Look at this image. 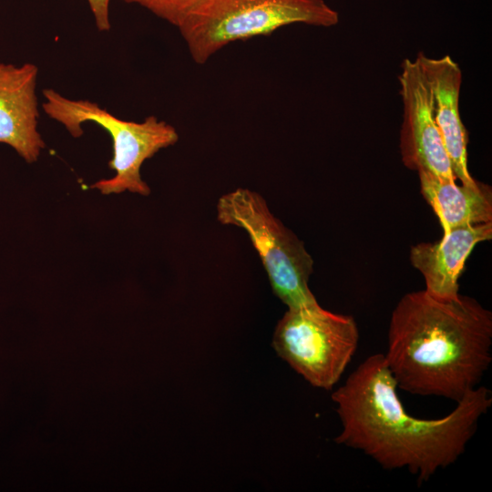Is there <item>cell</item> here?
Wrapping results in <instances>:
<instances>
[{
  "label": "cell",
  "instance_id": "277c9868",
  "mask_svg": "<svg viewBox=\"0 0 492 492\" xmlns=\"http://www.w3.org/2000/svg\"><path fill=\"white\" fill-rule=\"evenodd\" d=\"M42 93L44 112L62 124L72 137H81L82 125L87 122L100 126L110 135L113 157L108 166L115 175L97 181L91 188L105 195L126 190L143 196L150 193L140 168L160 149L177 143L179 134L172 125L155 116L139 122L124 120L88 99L68 98L52 88H45Z\"/></svg>",
  "mask_w": 492,
  "mask_h": 492
},
{
  "label": "cell",
  "instance_id": "6da1fadb",
  "mask_svg": "<svg viewBox=\"0 0 492 492\" xmlns=\"http://www.w3.org/2000/svg\"><path fill=\"white\" fill-rule=\"evenodd\" d=\"M396 390L384 354L368 356L332 395L342 425L334 441L420 483L460 457L492 405L491 391L478 386L448 415L422 419L406 413Z\"/></svg>",
  "mask_w": 492,
  "mask_h": 492
},
{
  "label": "cell",
  "instance_id": "3957f363",
  "mask_svg": "<svg viewBox=\"0 0 492 492\" xmlns=\"http://www.w3.org/2000/svg\"><path fill=\"white\" fill-rule=\"evenodd\" d=\"M339 14L324 0H200L177 27L196 64L228 45L303 24L331 27Z\"/></svg>",
  "mask_w": 492,
  "mask_h": 492
},
{
  "label": "cell",
  "instance_id": "7c38bea8",
  "mask_svg": "<svg viewBox=\"0 0 492 492\" xmlns=\"http://www.w3.org/2000/svg\"><path fill=\"white\" fill-rule=\"evenodd\" d=\"M138 5L178 27L200 0H122Z\"/></svg>",
  "mask_w": 492,
  "mask_h": 492
},
{
  "label": "cell",
  "instance_id": "9c48e42d",
  "mask_svg": "<svg viewBox=\"0 0 492 492\" xmlns=\"http://www.w3.org/2000/svg\"><path fill=\"white\" fill-rule=\"evenodd\" d=\"M416 58L425 77L432 101V111L456 179L475 185L467 166V131L459 111L462 71L451 56L439 58L419 53Z\"/></svg>",
  "mask_w": 492,
  "mask_h": 492
},
{
  "label": "cell",
  "instance_id": "5b68a950",
  "mask_svg": "<svg viewBox=\"0 0 492 492\" xmlns=\"http://www.w3.org/2000/svg\"><path fill=\"white\" fill-rule=\"evenodd\" d=\"M217 219L245 231L257 251L276 296L288 308L318 303L308 282L313 261L303 243L270 210L264 199L238 188L217 202Z\"/></svg>",
  "mask_w": 492,
  "mask_h": 492
},
{
  "label": "cell",
  "instance_id": "8992f818",
  "mask_svg": "<svg viewBox=\"0 0 492 492\" xmlns=\"http://www.w3.org/2000/svg\"><path fill=\"white\" fill-rule=\"evenodd\" d=\"M359 332L351 315L319 303L288 308L272 339L278 355L312 385L330 390L354 355Z\"/></svg>",
  "mask_w": 492,
  "mask_h": 492
},
{
  "label": "cell",
  "instance_id": "4fadbf2b",
  "mask_svg": "<svg viewBox=\"0 0 492 492\" xmlns=\"http://www.w3.org/2000/svg\"><path fill=\"white\" fill-rule=\"evenodd\" d=\"M93 15L96 26L99 31L110 29L109 5L112 0H87Z\"/></svg>",
  "mask_w": 492,
  "mask_h": 492
},
{
  "label": "cell",
  "instance_id": "ba28073f",
  "mask_svg": "<svg viewBox=\"0 0 492 492\" xmlns=\"http://www.w3.org/2000/svg\"><path fill=\"white\" fill-rule=\"evenodd\" d=\"M38 67L0 62V143L13 148L28 163L37 160L45 141L37 130Z\"/></svg>",
  "mask_w": 492,
  "mask_h": 492
},
{
  "label": "cell",
  "instance_id": "30bf717a",
  "mask_svg": "<svg viewBox=\"0 0 492 492\" xmlns=\"http://www.w3.org/2000/svg\"><path fill=\"white\" fill-rule=\"evenodd\" d=\"M492 221L451 230L437 242H422L410 251L413 266L423 275L425 291L442 299L459 294L458 279L475 246L491 240Z\"/></svg>",
  "mask_w": 492,
  "mask_h": 492
},
{
  "label": "cell",
  "instance_id": "7a4b0ae2",
  "mask_svg": "<svg viewBox=\"0 0 492 492\" xmlns=\"http://www.w3.org/2000/svg\"><path fill=\"white\" fill-rule=\"evenodd\" d=\"M492 313L476 299L404 295L388 330L386 365L397 388L456 403L479 384L492 362Z\"/></svg>",
  "mask_w": 492,
  "mask_h": 492
},
{
  "label": "cell",
  "instance_id": "52a82bcc",
  "mask_svg": "<svg viewBox=\"0 0 492 492\" xmlns=\"http://www.w3.org/2000/svg\"><path fill=\"white\" fill-rule=\"evenodd\" d=\"M398 81L403 103L399 147L404 165L417 172L456 180L434 118L430 90L416 57L403 61Z\"/></svg>",
  "mask_w": 492,
  "mask_h": 492
},
{
  "label": "cell",
  "instance_id": "8fae6325",
  "mask_svg": "<svg viewBox=\"0 0 492 492\" xmlns=\"http://www.w3.org/2000/svg\"><path fill=\"white\" fill-rule=\"evenodd\" d=\"M421 193L439 219L444 234L466 225L492 221L491 187L477 181L457 185L429 172L419 171Z\"/></svg>",
  "mask_w": 492,
  "mask_h": 492
}]
</instances>
